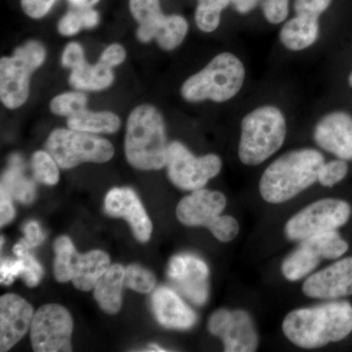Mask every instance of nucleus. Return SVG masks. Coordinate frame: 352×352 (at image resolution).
Wrapping results in <instances>:
<instances>
[{
    "instance_id": "f257e3e1",
    "label": "nucleus",
    "mask_w": 352,
    "mask_h": 352,
    "mask_svg": "<svg viewBox=\"0 0 352 352\" xmlns=\"http://www.w3.org/2000/svg\"><path fill=\"white\" fill-rule=\"evenodd\" d=\"M284 335L302 349H312L346 339L352 332V305L330 302L298 308L285 317Z\"/></svg>"
},
{
    "instance_id": "f03ea898",
    "label": "nucleus",
    "mask_w": 352,
    "mask_h": 352,
    "mask_svg": "<svg viewBox=\"0 0 352 352\" xmlns=\"http://www.w3.org/2000/svg\"><path fill=\"white\" fill-rule=\"evenodd\" d=\"M325 164L323 155L315 149L295 150L278 157L267 166L259 182L264 201L282 204L292 200L318 182Z\"/></svg>"
},
{
    "instance_id": "7ed1b4c3",
    "label": "nucleus",
    "mask_w": 352,
    "mask_h": 352,
    "mask_svg": "<svg viewBox=\"0 0 352 352\" xmlns=\"http://www.w3.org/2000/svg\"><path fill=\"white\" fill-rule=\"evenodd\" d=\"M166 124L154 106L142 104L129 115L124 152L127 162L141 170H159L168 156Z\"/></svg>"
},
{
    "instance_id": "20e7f679",
    "label": "nucleus",
    "mask_w": 352,
    "mask_h": 352,
    "mask_svg": "<svg viewBox=\"0 0 352 352\" xmlns=\"http://www.w3.org/2000/svg\"><path fill=\"white\" fill-rule=\"evenodd\" d=\"M287 122L279 108L264 105L248 113L241 122L240 161L254 166L281 149L286 139Z\"/></svg>"
},
{
    "instance_id": "39448f33",
    "label": "nucleus",
    "mask_w": 352,
    "mask_h": 352,
    "mask_svg": "<svg viewBox=\"0 0 352 352\" xmlns=\"http://www.w3.org/2000/svg\"><path fill=\"white\" fill-rule=\"evenodd\" d=\"M245 78V66L239 58L232 53H220L205 68L185 80L182 95L192 103L205 100L222 103L239 94Z\"/></svg>"
},
{
    "instance_id": "423d86ee",
    "label": "nucleus",
    "mask_w": 352,
    "mask_h": 352,
    "mask_svg": "<svg viewBox=\"0 0 352 352\" xmlns=\"http://www.w3.org/2000/svg\"><path fill=\"white\" fill-rule=\"evenodd\" d=\"M226 203L221 192L196 190L178 203L176 217L184 226L207 227L220 242H231L239 233L240 227L233 217L220 215Z\"/></svg>"
},
{
    "instance_id": "0eeeda50",
    "label": "nucleus",
    "mask_w": 352,
    "mask_h": 352,
    "mask_svg": "<svg viewBox=\"0 0 352 352\" xmlns=\"http://www.w3.org/2000/svg\"><path fill=\"white\" fill-rule=\"evenodd\" d=\"M45 48L38 41H27L16 48L11 57L0 61V99L6 108L15 110L24 105L30 94L32 73L45 60Z\"/></svg>"
},
{
    "instance_id": "6e6552de",
    "label": "nucleus",
    "mask_w": 352,
    "mask_h": 352,
    "mask_svg": "<svg viewBox=\"0 0 352 352\" xmlns=\"http://www.w3.org/2000/svg\"><path fill=\"white\" fill-rule=\"evenodd\" d=\"M55 252V279L61 283L73 282L80 291L88 292L94 289L102 275L111 266L110 256L106 252L91 251L80 254L67 236H61L53 244Z\"/></svg>"
},
{
    "instance_id": "1a4fd4ad",
    "label": "nucleus",
    "mask_w": 352,
    "mask_h": 352,
    "mask_svg": "<svg viewBox=\"0 0 352 352\" xmlns=\"http://www.w3.org/2000/svg\"><path fill=\"white\" fill-rule=\"evenodd\" d=\"M45 149L64 170L83 163H106L115 154L112 143L107 139L71 129L51 132Z\"/></svg>"
},
{
    "instance_id": "9d476101",
    "label": "nucleus",
    "mask_w": 352,
    "mask_h": 352,
    "mask_svg": "<svg viewBox=\"0 0 352 352\" xmlns=\"http://www.w3.org/2000/svg\"><path fill=\"white\" fill-rule=\"evenodd\" d=\"M129 9L139 24L136 36L141 43L156 39L162 50L171 51L186 38V19L179 15H164L160 0H129Z\"/></svg>"
},
{
    "instance_id": "9b49d317",
    "label": "nucleus",
    "mask_w": 352,
    "mask_h": 352,
    "mask_svg": "<svg viewBox=\"0 0 352 352\" xmlns=\"http://www.w3.org/2000/svg\"><path fill=\"white\" fill-rule=\"evenodd\" d=\"M351 207L340 199H322L302 208L285 226V235L291 241H302L317 234L330 232L349 221Z\"/></svg>"
},
{
    "instance_id": "f8f14e48",
    "label": "nucleus",
    "mask_w": 352,
    "mask_h": 352,
    "mask_svg": "<svg viewBox=\"0 0 352 352\" xmlns=\"http://www.w3.org/2000/svg\"><path fill=\"white\" fill-rule=\"evenodd\" d=\"M166 166L168 178L175 187L196 191L219 175L222 161L215 154L195 157L186 146L173 141L168 144Z\"/></svg>"
},
{
    "instance_id": "ddd939ff",
    "label": "nucleus",
    "mask_w": 352,
    "mask_h": 352,
    "mask_svg": "<svg viewBox=\"0 0 352 352\" xmlns=\"http://www.w3.org/2000/svg\"><path fill=\"white\" fill-rule=\"evenodd\" d=\"M347 250L349 244L336 230L311 236L300 241V245L287 256L282 263V274L289 281H298L312 272L323 259L339 258Z\"/></svg>"
},
{
    "instance_id": "4468645a",
    "label": "nucleus",
    "mask_w": 352,
    "mask_h": 352,
    "mask_svg": "<svg viewBox=\"0 0 352 352\" xmlns=\"http://www.w3.org/2000/svg\"><path fill=\"white\" fill-rule=\"evenodd\" d=\"M73 329V318L66 308L56 303L43 305L36 310L32 319V349L36 352L72 351Z\"/></svg>"
},
{
    "instance_id": "2eb2a0df",
    "label": "nucleus",
    "mask_w": 352,
    "mask_h": 352,
    "mask_svg": "<svg viewBox=\"0 0 352 352\" xmlns=\"http://www.w3.org/2000/svg\"><path fill=\"white\" fill-rule=\"evenodd\" d=\"M208 332L221 339L226 352H254L259 339L251 315L242 309H219L210 317Z\"/></svg>"
},
{
    "instance_id": "dca6fc26",
    "label": "nucleus",
    "mask_w": 352,
    "mask_h": 352,
    "mask_svg": "<svg viewBox=\"0 0 352 352\" xmlns=\"http://www.w3.org/2000/svg\"><path fill=\"white\" fill-rule=\"evenodd\" d=\"M208 274L207 264L194 254H177L170 258L168 264L170 281L183 296L199 307L208 300Z\"/></svg>"
},
{
    "instance_id": "f3484780",
    "label": "nucleus",
    "mask_w": 352,
    "mask_h": 352,
    "mask_svg": "<svg viewBox=\"0 0 352 352\" xmlns=\"http://www.w3.org/2000/svg\"><path fill=\"white\" fill-rule=\"evenodd\" d=\"M302 292L308 298L337 300L352 295V258L336 261L307 278Z\"/></svg>"
},
{
    "instance_id": "a211bd4d",
    "label": "nucleus",
    "mask_w": 352,
    "mask_h": 352,
    "mask_svg": "<svg viewBox=\"0 0 352 352\" xmlns=\"http://www.w3.org/2000/svg\"><path fill=\"white\" fill-rule=\"evenodd\" d=\"M104 206L106 214L113 217H122L129 222L139 242L145 243L151 238V219L133 190L126 187L110 190Z\"/></svg>"
},
{
    "instance_id": "6ab92c4d",
    "label": "nucleus",
    "mask_w": 352,
    "mask_h": 352,
    "mask_svg": "<svg viewBox=\"0 0 352 352\" xmlns=\"http://www.w3.org/2000/svg\"><path fill=\"white\" fill-rule=\"evenodd\" d=\"M34 308L15 294L0 298V351L12 349L31 330Z\"/></svg>"
},
{
    "instance_id": "aec40b11",
    "label": "nucleus",
    "mask_w": 352,
    "mask_h": 352,
    "mask_svg": "<svg viewBox=\"0 0 352 352\" xmlns=\"http://www.w3.org/2000/svg\"><path fill=\"white\" fill-rule=\"evenodd\" d=\"M316 144L342 160H352V117L346 112L324 116L315 126Z\"/></svg>"
},
{
    "instance_id": "412c9836",
    "label": "nucleus",
    "mask_w": 352,
    "mask_h": 352,
    "mask_svg": "<svg viewBox=\"0 0 352 352\" xmlns=\"http://www.w3.org/2000/svg\"><path fill=\"white\" fill-rule=\"evenodd\" d=\"M155 318L166 329L189 330L198 321L197 314L173 289L161 287L152 296Z\"/></svg>"
},
{
    "instance_id": "4be33fe9",
    "label": "nucleus",
    "mask_w": 352,
    "mask_h": 352,
    "mask_svg": "<svg viewBox=\"0 0 352 352\" xmlns=\"http://www.w3.org/2000/svg\"><path fill=\"white\" fill-rule=\"evenodd\" d=\"M124 274L126 270L124 266L118 263L113 264L95 285V300L106 314H118L122 308Z\"/></svg>"
},
{
    "instance_id": "5701e85b",
    "label": "nucleus",
    "mask_w": 352,
    "mask_h": 352,
    "mask_svg": "<svg viewBox=\"0 0 352 352\" xmlns=\"http://www.w3.org/2000/svg\"><path fill=\"white\" fill-rule=\"evenodd\" d=\"M319 19L309 16L296 15L285 23L279 38L287 50L302 51L314 45L319 38Z\"/></svg>"
},
{
    "instance_id": "b1692460",
    "label": "nucleus",
    "mask_w": 352,
    "mask_h": 352,
    "mask_svg": "<svg viewBox=\"0 0 352 352\" xmlns=\"http://www.w3.org/2000/svg\"><path fill=\"white\" fill-rule=\"evenodd\" d=\"M113 68L99 60L95 65L87 60L72 69L69 83L72 87L83 91H100L110 87L113 82Z\"/></svg>"
},
{
    "instance_id": "393cba45",
    "label": "nucleus",
    "mask_w": 352,
    "mask_h": 352,
    "mask_svg": "<svg viewBox=\"0 0 352 352\" xmlns=\"http://www.w3.org/2000/svg\"><path fill=\"white\" fill-rule=\"evenodd\" d=\"M69 129L92 134L115 133L120 129V120L112 112H91L87 109L69 116L67 120Z\"/></svg>"
},
{
    "instance_id": "a878e982",
    "label": "nucleus",
    "mask_w": 352,
    "mask_h": 352,
    "mask_svg": "<svg viewBox=\"0 0 352 352\" xmlns=\"http://www.w3.org/2000/svg\"><path fill=\"white\" fill-rule=\"evenodd\" d=\"M1 187L21 203L30 204L34 200L36 186L24 175V164L18 155L10 157L8 168L2 175Z\"/></svg>"
},
{
    "instance_id": "bb28decb",
    "label": "nucleus",
    "mask_w": 352,
    "mask_h": 352,
    "mask_svg": "<svg viewBox=\"0 0 352 352\" xmlns=\"http://www.w3.org/2000/svg\"><path fill=\"white\" fill-rule=\"evenodd\" d=\"M99 23V15L92 8L69 11L58 23V31L62 36H72L82 29H92Z\"/></svg>"
},
{
    "instance_id": "cd10ccee",
    "label": "nucleus",
    "mask_w": 352,
    "mask_h": 352,
    "mask_svg": "<svg viewBox=\"0 0 352 352\" xmlns=\"http://www.w3.org/2000/svg\"><path fill=\"white\" fill-rule=\"evenodd\" d=\"M231 0H198L195 20L197 27L204 32H212L219 28L221 12Z\"/></svg>"
},
{
    "instance_id": "c85d7f7f",
    "label": "nucleus",
    "mask_w": 352,
    "mask_h": 352,
    "mask_svg": "<svg viewBox=\"0 0 352 352\" xmlns=\"http://www.w3.org/2000/svg\"><path fill=\"white\" fill-rule=\"evenodd\" d=\"M31 164L36 182L50 186L59 182L60 173L57 162L47 151L34 153L32 157Z\"/></svg>"
},
{
    "instance_id": "c756f323",
    "label": "nucleus",
    "mask_w": 352,
    "mask_h": 352,
    "mask_svg": "<svg viewBox=\"0 0 352 352\" xmlns=\"http://www.w3.org/2000/svg\"><path fill=\"white\" fill-rule=\"evenodd\" d=\"M87 95L82 92H66L51 100L50 110L55 115L69 118L87 109Z\"/></svg>"
},
{
    "instance_id": "7c9ffc66",
    "label": "nucleus",
    "mask_w": 352,
    "mask_h": 352,
    "mask_svg": "<svg viewBox=\"0 0 352 352\" xmlns=\"http://www.w3.org/2000/svg\"><path fill=\"white\" fill-rule=\"evenodd\" d=\"M124 286L141 294H148L155 288L156 278L151 271L138 264H131L126 268Z\"/></svg>"
},
{
    "instance_id": "2f4dec72",
    "label": "nucleus",
    "mask_w": 352,
    "mask_h": 352,
    "mask_svg": "<svg viewBox=\"0 0 352 352\" xmlns=\"http://www.w3.org/2000/svg\"><path fill=\"white\" fill-rule=\"evenodd\" d=\"M349 173L346 160L339 159L328 162L322 166L319 171L318 182L322 186L333 187L342 182Z\"/></svg>"
},
{
    "instance_id": "473e14b6",
    "label": "nucleus",
    "mask_w": 352,
    "mask_h": 352,
    "mask_svg": "<svg viewBox=\"0 0 352 352\" xmlns=\"http://www.w3.org/2000/svg\"><path fill=\"white\" fill-rule=\"evenodd\" d=\"M17 256L24 261L25 267L21 276H22L25 283L29 287H36L43 276V266L30 254L29 250L21 252L19 256Z\"/></svg>"
},
{
    "instance_id": "72a5a7b5",
    "label": "nucleus",
    "mask_w": 352,
    "mask_h": 352,
    "mask_svg": "<svg viewBox=\"0 0 352 352\" xmlns=\"http://www.w3.org/2000/svg\"><path fill=\"white\" fill-rule=\"evenodd\" d=\"M289 0H263L264 17L270 24L283 23L288 17Z\"/></svg>"
},
{
    "instance_id": "f704fd0d",
    "label": "nucleus",
    "mask_w": 352,
    "mask_h": 352,
    "mask_svg": "<svg viewBox=\"0 0 352 352\" xmlns=\"http://www.w3.org/2000/svg\"><path fill=\"white\" fill-rule=\"evenodd\" d=\"M333 0H295L296 15L309 16L319 19L321 14L330 7Z\"/></svg>"
},
{
    "instance_id": "c9c22d12",
    "label": "nucleus",
    "mask_w": 352,
    "mask_h": 352,
    "mask_svg": "<svg viewBox=\"0 0 352 352\" xmlns=\"http://www.w3.org/2000/svg\"><path fill=\"white\" fill-rule=\"evenodd\" d=\"M24 261L21 258L4 259L0 266V281L1 284L11 285L15 278L20 276L24 270Z\"/></svg>"
},
{
    "instance_id": "e433bc0d",
    "label": "nucleus",
    "mask_w": 352,
    "mask_h": 352,
    "mask_svg": "<svg viewBox=\"0 0 352 352\" xmlns=\"http://www.w3.org/2000/svg\"><path fill=\"white\" fill-rule=\"evenodd\" d=\"M55 1L56 0H21V6L29 17L41 19L50 12Z\"/></svg>"
},
{
    "instance_id": "4c0bfd02",
    "label": "nucleus",
    "mask_w": 352,
    "mask_h": 352,
    "mask_svg": "<svg viewBox=\"0 0 352 352\" xmlns=\"http://www.w3.org/2000/svg\"><path fill=\"white\" fill-rule=\"evenodd\" d=\"M85 61V51L80 43H71L66 46L62 55V65L65 68L75 69Z\"/></svg>"
},
{
    "instance_id": "58836bf2",
    "label": "nucleus",
    "mask_w": 352,
    "mask_h": 352,
    "mask_svg": "<svg viewBox=\"0 0 352 352\" xmlns=\"http://www.w3.org/2000/svg\"><path fill=\"white\" fill-rule=\"evenodd\" d=\"M126 58V50H124L120 44L113 43L109 45L108 47L103 51L100 59L99 60L107 64L111 68H113V67H117L124 63Z\"/></svg>"
},
{
    "instance_id": "ea45409f",
    "label": "nucleus",
    "mask_w": 352,
    "mask_h": 352,
    "mask_svg": "<svg viewBox=\"0 0 352 352\" xmlns=\"http://www.w3.org/2000/svg\"><path fill=\"white\" fill-rule=\"evenodd\" d=\"M12 196L1 187L0 193V226H4L12 221L15 217V208H14Z\"/></svg>"
},
{
    "instance_id": "a19ab883",
    "label": "nucleus",
    "mask_w": 352,
    "mask_h": 352,
    "mask_svg": "<svg viewBox=\"0 0 352 352\" xmlns=\"http://www.w3.org/2000/svg\"><path fill=\"white\" fill-rule=\"evenodd\" d=\"M24 233V241L30 249L43 244L44 238H45L43 231H41V226L36 221H29L25 223Z\"/></svg>"
},
{
    "instance_id": "79ce46f5",
    "label": "nucleus",
    "mask_w": 352,
    "mask_h": 352,
    "mask_svg": "<svg viewBox=\"0 0 352 352\" xmlns=\"http://www.w3.org/2000/svg\"><path fill=\"white\" fill-rule=\"evenodd\" d=\"M261 0H231L236 10L241 14L251 12Z\"/></svg>"
},
{
    "instance_id": "37998d69",
    "label": "nucleus",
    "mask_w": 352,
    "mask_h": 352,
    "mask_svg": "<svg viewBox=\"0 0 352 352\" xmlns=\"http://www.w3.org/2000/svg\"><path fill=\"white\" fill-rule=\"evenodd\" d=\"M69 2L74 8L85 9L92 8V6L98 3L99 0H69Z\"/></svg>"
},
{
    "instance_id": "c03bdc74",
    "label": "nucleus",
    "mask_w": 352,
    "mask_h": 352,
    "mask_svg": "<svg viewBox=\"0 0 352 352\" xmlns=\"http://www.w3.org/2000/svg\"><path fill=\"white\" fill-rule=\"evenodd\" d=\"M148 349H150V351H166V349H163V347L157 346V344H149Z\"/></svg>"
},
{
    "instance_id": "a18cd8bd",
    "label": "nucleus",
    "mask_w": 352,
    "mask_h": 352,
    "mask_svg": "<svg viewBox=\"0 0 352 352\" xmlns=\"http://www.w3.org/2000/svg\"><path fill=\"white\" fill-rule=\"evenodd\" d=\"M349 85H351V87H352V72L351 73V75H349Z\"/></svg>"
}]
</instances>
